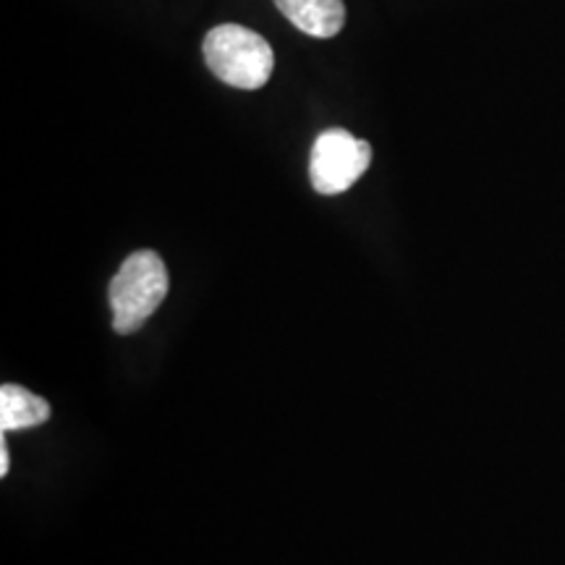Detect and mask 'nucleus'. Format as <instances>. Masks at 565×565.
<instances>
[{
    "instance_id": "nucleus-1",
    "label": "nucleus",
    "mask_w": 565,
    "mask_h": 565,
    "mask_svg": "<svg viewBox=\"0 0 565 565\" xmlns=\"http://www.w3.org/2000/svg\"><path fill=\"white\" fill-rule=\"evenodd\" d=\"M204 61L223 84L236 89H259L270 82L275 53L263 34L242 24H221L204 38Z\"/></svg>"
},
{
    "instance_id": "nucleus-2",
    "label": "nucleus",
    "mask_w": 565,
    "mask_h": 565,
    "mask_svg": "<svg viewBox=\"0 0 565 565\" xmlns=\"http://www.w3.org/2000/svg\"><path fill=\"white\" fill-rule=\"evenodd\" d=\"M168 294V270L154 252H134L110 282L113 330L134 333Z\"/></svg>"
},
{
    "instance_id": "nucleus-3",
    "label": "nucleus",
    "mask_w": 565,
    "mask_h": 565,
    "mask_svg": "<svg viewBox=\"0 0 565 565\" xmlns=\"http://www.w3.org/2000/svg\"><path fill=\"white\" fill-rule=\"evenodd\" d=\"M370 162V141L356 139L345 129L322 131L312 147V160H309L312 186L324 196L349 192L366 173Z\"/></svg>"
},
{
    "instance_id": "nucleus-4",
    "label": "nucleus",
    "mask_w": 565,
    "mask_h": 565,
    "mask_svg": "<svg viewBox=\"0 0 565 565\" xmlns=\"http://www.w3.org/2000/svg\"><path fill=\"white\" fill-rule=\"evenodd\" d=\"M275 6L296 30L317 40L335 38L345 24L343 0H275Z\"/></svg>"
},
{
    "instance_id": "nucleus-5",
    "label": "nucleus",
    "mask_w": 565,
    "mask_h": 565,
    "mask_svg": "<svg viewBox=\"0 0 565 565\" xmlns=\"http://www.w3.org/2000/svg\"><path fill=\"white\" fill-rule=\"evenodd\" d=\"M47 419H51V406L45 398L19 385L0 387V427H3V433L38 427Z\"/></svg>"
},
{
    "instance_id": "nucleus-6",
    "label": "nucleus",
    "mask_w": 565,
    "mask_h": 565,
    "mask_svg": "<svg viewBox=\"0 0 565 565\" xmlns=\"http://www.w3.org/2000/svg\"><path fill=\"white\" fill-rule=\"evenodd\" d=\"M11 458H9V448H6V445H3V448H0V475H9V469H11Z\"/></svg>"
}]
</instances>
